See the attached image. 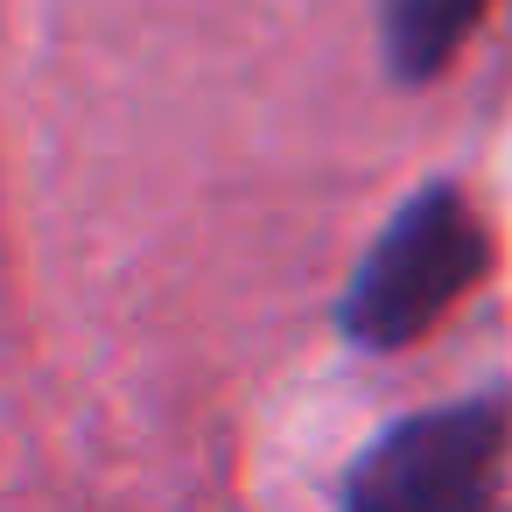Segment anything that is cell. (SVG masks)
Wrapping results in <instances>:
<instances>
[{
	"label": "cell",
	"instance_id": "obj_1",
	"mask_svg": "<svg viewBox=\"0 0 512 512\" xmlns=\"http://www.w3.org/2000/svg\"><path fill=\"white\" fill-rule=\"evenodd\" d=\"M505 400L435 407L393 428L351 477V512H498Z\"/></svg>",
	"mask_w": 512,
	"mask_h": 512
},
{
	"label": "cell",
	"instance_id": "obj_2",
	"mask_svg": "<svg viewBox=\"0 0 512 512\" xmlns=\"http://www.w3.org/2000/svg\"><path fill=\"white\" fill-rule=\"evenodd\" d=\"M477 260H484V246H477V225H470L463 197H449V190L421 197L414 211L393 218V232L365 260V274H358V288L344 302L351 337H365V344L421 337L435 323V309L470 288Z\"/></svg>",
	"mask_w": 512,
	"mask_h": 512
},
{
	"label": "cell",
	"instance_id": "obj_3",
	"mask_svg": "<svg viewBox=\"0 0 512 512\" xmlns=\"http://www.w3.org/2000/svg\"><path fill=\"white\" fill-rule=\"evenodd\" d=\"M477 8H484V0H386V43H393V64H400L407 78L435 71V64L463 43V29L477 22Z\"/></svg>",
	"mask_w": 512,
	"mask_h": 512
}]
</instances>
